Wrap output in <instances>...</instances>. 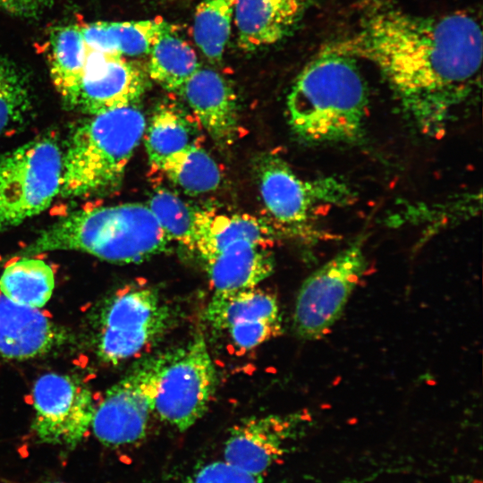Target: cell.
I'll return each mask as SVG.
<instances>
[{"mask_svg":"<svg viewBox=\"0 0 483 483\" xmlns=\"http://www.w3.org/2000/svg\"><path fill=\"white\" fill-rule=\"evenodd\" d=\"M334 47L373 64L408 120L431 137L446 130L479 80L482 31L464 13L418 16L376 8Z\"/></svg>","mask_w":483,"mask_h":483,"instance_id":"cell-1","label":"cell"},{"mask_svg":"<svg viewBox=\"0 0 483 483\" xmlns=\"http://www.w3.org/2000/svg\"><path fill=\"white\" fill-rule=\"evenodd\" d=\"M369 93L352 57L334 46L297 76L286 99L292 132L310 145L354 144L365 135Z\"/></svg>","mask_w":483,"mask_h":483,"instance_id":"cell-2","label":"cell"},{"mask_svg":"<svg viewBox=\"0 0 483 483\" xmlns=\"http://www.w3.org/2000/svg\"><path fill=\"white\" fill-rule=\"evenodd\" d=\"M171 242L147 204L123 203L68 214L41 231L18 257L73 250L130 264L160 254Z\"/></svg>","mask_w":483,"mask_h":483,"instance_id":"cell-3","label":"cell"},{"mask_svg":"<svg viewBox=\"0 0 483 483\" xmlns=\"http://www.w3.org/2000/svg\"><path fill=\"white\" fill-rule=\"evenodd\" d=\"M137 104L93 114L78 125L63 152L64 198H87L118 188L146 129Z\"/></svg>","mask_w":483,"mask_h":483,"instance_id":"cell-4","label":"cell"},{"mask_svg":"<svg viewBox=\"0 0 483 483\" xmlns=\"http://www.w3.org/2000/svg\"><path fill=\"white\" fill-rule=\"evenodd\" d=\"M263 204L277 227L307 242L324 238L317 226L320 216L333 208L352 204L356 193L343 179L333 175L305 179L281 157L266 154L256 163Z\"/></svg>","mask_w":483,"mask_h":483,"instance_id":"cell-5","label":"cell"},{"mask_svg":"<svg viewBox=\"0 0 483 483\" xmlns=\"http://www.w3.org/2000/svg\"><path fill=\"white\" fill-rule=\"evenodd\" d=\"M63 151L38 138L0 155V234L45 211L60 192Z\"/></svg>","mask_w":483,"mask_h":483,"instance_id":"cell-6","label":"cell"},{"mask_svg":"<svg viewBox=\"0 0 483 483\" xmlns=\"http://www.w3.org/2000/svg\"><path fill=\"white\" fill-rule=\"evenodd\" d=\"M216 383L207 343L198 334L184 345L156 357L153 413L186 430L205 414Z\"/></svg>","mask_w":483,"mask_h":483,"instance_id":"cell-7","label":"cell"},{"mask_svg":"<svg viewBox=\"0 0 483 483\" xmlns=\"http://www.w3.org/2000/svg\"><path fill=\"white\" fill-rule=\"evenodd\" d=\"M171 308L148 285L124 289L106 302L97 340L98 358L116 365L156 343L174 322Z\"/></svg>","mask_w":483,"mask_h":483,"instance_id":"cell-8","label":"cell"},{"mask_svg":"<svg viewBox=\"0 0 483 483\" xmlns=\"http://www.w3.org/2000/svg\"><path fill=\"white\" fill-rule=\"evenodd\" d=\"M365 238L360 235L301 284L295 302L293 327L305 340L326 336L367 269Z\"/></svg>","mask_w":483,"mask_h":483,"instance_id":"cell-9","label":"cell"},{"mask_svg":"<svg viewBox=\"0 0 483 483\" xmlns=\"http://www.w3.org/2000/svg\"><path fill=\"white\" fill-rule=\"evenodd\" d=\"M32 429L39 441L75 447L89 427L95 411L89 387L75 377L47 373L33 386Z\"/></svg>","mask_w":483,"mask_h":483,"instance_id":"cell-10","label":"cell"},{"mask_svg":"<svg viewBox=\"0 0 483 483\" xmlns=\"http://www.w3.org/2000/svg\"><path fill=\"white\" fill-rule=\"evenodd\" d=\"M156 357L136 367L110 387L95 408L91 428L104 445L135 444L146 435L153 413Z\"/></svg>","mask_w":483,"mask_h":483,"instance_id":"cell-11","label":"cell"},{"mask_svg":"<svg viewBox=\"0 0 483 483\" xmlns=\"http://www.w3.org/2000/svg\"><path fill=\"white\" fill-rule=\"evenodd\" d=\"M212 328L226 334L239 352H248L282 334L276 297L258 286L214 292L205 312Z\"/></svg>","mask_w":483,"mask_h":483,"instance_id":"cell-12","label":"cell"},{"mask_svg":"<svg viewBox=\"0 0 483 483\" xmlns=\"http://www.w3.org/2000/svg\"><path fill=\"white\" fill-rule=\"evenodd\" d=\"M148 78L138 64L120 55L89 50L80 80L66 105L93 115L137 104L147 90Z\"/></svg>","mask_w":483,"mask_h":483,"instance_id":"cell-13","label":"cell"},{"mask_svg":"<svg viewBox=\"0 0 483 483\" xmlns=\"http://www.w3.org/2000/svg\"><path fill=\"white\" fill-rule=\"evenodd\" d=\"M304 413L250 417L232 429L224 460L246 471L262 475L287 451L305 422Z\"/></svg>","mask_w":483,"mask_h":483,"instance_id":"cell-14","label":"cell"},{"mask_svg":"<svg viewBox=\"0 0 483 483\" xmlns=\"http://www.w3.org/2000/svg\"><path fill=\"white\" fill-rule=\"evenodd\" d=\"M180 93L216 146L225 148L234 142L239 128L237 98L221 74L199 68Z\"/></svg>","mask_w":483,"mask_h":483,"instance_id":"cell-15","label":"cell"},{"mask_svg":"<svg viewBox=\"0 0 483 483\" xmlns=\"http://www.w3.org/2000/svg\"><path fill=\"white\" fill-rule=\"evenodd\" d=\"M67 336L38 309L0 295V358L20 360L43 356L64 344Z\"/></svg>","mask_w":483,"mask_h":483,"instance_id":"cell-16","label":"cell"},{"mask_svg":"<svg viewBox=\"0 0 483 483\" xmlns=\"http://www.w3.org/2000/svg\"><path fill=\"white\" fill-rule=\"evenodd\" d=\"M314 0H236L233 21L239 47L254 51L288 36Z\"/></svg>","mask_w":483,"mask_h":483,"instance_id":"cell-17","label":"cell"},{"mask_svg":"<svg viewBox=\"0 0 483 483\" xmlns=\"http://www.w3.org/2000/svg\"><path fill=\"white\" fill-rule=\"evenodd\" d=\"M275 238L269 225L250 214L196 209L193 250L203 261L242 242L270 248Z\"/></svg>","mask_w":483,"mask_h":483,"instance_id":"cell-18","label":"cell"},{"mask_svg":"<svg viewBox=\"0 0 483 483\" xmlns=\"http://www.w3.org/2000/svg\"><path fill=\"white\" fill-rule=\"evenodd\" d=\"M214 292H230L258 286L274 271L269 248L242 242L204 261Z\"/></svg>","mask_w":483,"mask_h":483,"instance_id":"cell-19","label":"cell"},{"mask_svg":"<svg viewBox=\"0 0 483 483\" xmlns=\"http://www.w3.org/2000/svg\"><path fill=\"white\" fill-rule=\"evenodd\" d=\"M175 27L162 19L131 21H96L80 26L91 51L136 56L149 53L157 38Z\"/></svg>","mask_w":483,"mask_h":483,"instance_id":"cell-20","label":"cell"},{"mask_svg":"<svg viewBox=\"0 0 483 483\" xmlns=\"http://www.w3.org/2000/svg\"><path fill=\"white\" fill-rule=\"evenodd\" d=\"M89 48L80 25L54 28L48 40V67L53 84L66 104L84 70Z\"/></svg>","mask_w":483,"mask_h":483,"instance_id":"cell-21","label":"cell"},{"mask_svg":"<svg viewBox=\"0 0 483 483\" xmlns=\"http://www.w3.org/2000/svg\"><path fill=\"white\" fill-rule=\"evenodd\" d=\"M55 289L51 267L39 258H19L4 269L0 291L12 301L30 308H42Z\"/></svg>","mask_w":483,"mask_h":483,"instance_id":"cell-22","label":"cell"},{"mask_svg":"<svg viewBox=\"0 0 483 483\" xmlns=\"http://www.w3.org/2000/svg\"><path fill=\"white\" fill-rule=\"evenodd\" d=\"M149 54L148 76L168 91L180 92L199 68L195 51L175 31L160 35Z\"/></svg>","mask_w":483,"mask_h":483,"instance_id":"cell-23","label":"cell"},{"mask_svg":"<svg viewBox=\"0 0 483 483\" xmlns=\"http://www.w3.org/2000/svg\"><path fill=\"white\" fill-rule=\"evenodd\" d=\"M142 139L149 164L159 171L171 157L194 143L189 123L170 105L157 108L146 125Z\"/></svg>","mask_w":483,"mask_h":483,"instance_id":"cell-24","label":"cell"},{"mask_svg":"<svg viewBox=\"0 0 483 483\" xmlns=\"http://www.w3.org/2000/svg\"><path fill=\"white\" fill-rule=\"evenodd\" d=\"M160 171L192 195L213 191L221 182V172L216 162L195 143L171 157Z\"/></svg>","mask_w":483,"mask_h":483,"instance_id":"cell-25","label":"cell"},{"mask_svg":"<svg viewBox=\"0 0 483 483\" xmlns=\"http://www.w3.org/2000/svg\"><path fill=\"white\" fill-rule=\"evenodd\" d=\"M236 0H201L193 20V38L210 61L222 59L231 34Z\"/></svg>","mask_w":483,"mask_h":483,"instance_id":"cell-26","label":"cell"},{"mask_svg":"<svg viewBox=\"0 0 483 483\" xmlns=\"http://www.w3.org/2000/svg\"><path fill=\"white\" fill-rule=\"evenodd\" d=\"M30 86L24 72L0 55V136L16 131L31 114Z\"/></svg>","mask_w":483,"mask_h":483,"instance_id":"cell-27","label":"cell"},{"mask_svg":"<svg viewBox=\"0 0 483 483\" xmlns=\"http://www.w3.org/2000/svg\"><path fill=\"white\" fill-rule=\"evenodd\" d=\"M146 204L172 242L193 250L196 208L163 188L156 191Z\"/></svg>","mask_w":483,"mask_h":483,"instance_id":"cell-28","label":"cell"},{"mask_svg":"<svg viewBox=\"0 0 483 483\" xmlns=\"http://www.w3.org/2000/svg\"><path fill=\"white\" fill-rule=\"evenodd\" d=\"M190 483H262L261 475L246 471L226 461L204 465L189 480Z\"/></svg>","mask_w":483,"mask_h":483,"instance_id":"cell-29","label":"cell"},{"mask_svg":"<svg viewBox=\"0 0 483 483\" xmlns=\"http://www.w3.org/2000/svg\"><path fill=\"white\" fill-rule=\"evenodd\" d=\"M53 0H0V9L21 17H34L43 13Z\"/></svg>","mask_w":483,"mask_h":483,"instance_id":"cell-30","label":"cell"},{"mask_svg":"<svg viewBox=\"0 0 483 483\" xmlns=\"http://www.w3.org/2000/svg\"><path fill=\"white\" fill-rule=\"evenodd\" d=\"M43 483H64V482H60V481H47V482H43Z\"/></svg>","mask_w":483,"mask_h":483,"instance_id":"cell-31","label":"cell"},{"mask_svg":"<svg viewBox=\"0 0 483 483\" xmlns=\"http://www.w3.org/2000/svg\"><path fill=\"white\" fill-rule=\"evenodd\" d=\"M185 483H190L189 481L185 482Z\"/></svg>","mask_w":483,"mask_h":483,"instance_id":"cell-32","label":"cell"}]
</instances>
